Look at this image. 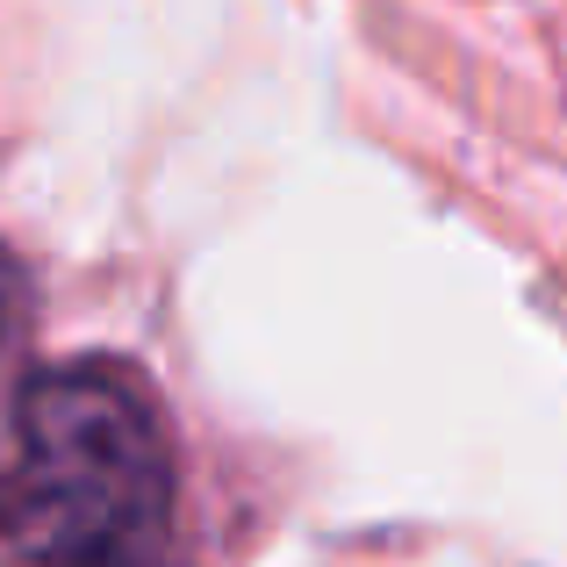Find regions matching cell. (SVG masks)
Here are the masks:
<instances>
[{"instance_id": "obj_1", "label": "cell", "mask_w": 567, "mask_h": 567, "mask_svg": "<svg viewBox=\"0 0 567 567\" xmlns=\"http://www.w3.org/2000/svg\"><path fill=\"white\" fill-rule=\"evenodd\" d=\"M0 567H173V445L130 367H43L0 460Z\"/></svg>"}, {"instance_id": "obj_2", "label": "cell", "mask_w": 567, "mask_h": 567, "mask_svg": "<svg viewBox=\"0 0 567 567\" xmlns=\"http://www.w3.org/2000/svg\"><path fill=\"white\" fill-rule=\"evenodd\" d=\"M22 323H29V274H22V259L0 245V346L22 338Z\"/></svg>"}]
</instances>
